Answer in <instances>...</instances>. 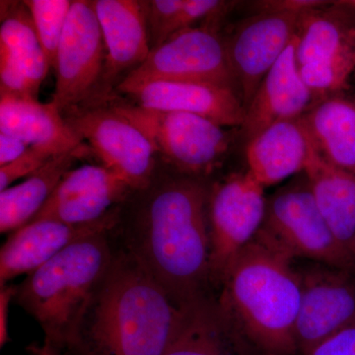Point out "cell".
Listing matches in <instances>:
<instances>
[{
    "label": "cell",
    "mask_w": 355,
    "mask_h": 355,
    "mask_svg": "<svg viewBox=\"0 0 355 355\" xmlns=\"http://www.w3.org/2000/svg\"><path fill=\"white\" fill-rule=\"evenodd\" d=\"M137 193L128 252L175 302L195 304L210 282L209 187L159 163Z\"/></svg>",
    "instance_id": "cell-1"
},
{
    "label": "cell",
    "mask_w": 355,
    "mask_h": 355,
    "mask_svg": "<svg viewBox=\"0 0 355 355\" xmlns=\"http://www.w3.org/2000/svg\"><path fill=\"white\" fill-rule=\"evenodd\" d=\"M193 305L175 302L130 252L116 254L69 349L77 355H163Z\"/></svg>",
    "instance_id": "cell-2"
},
{
    "label": "cell",
    "mask_w": 355,
    "mask_h": 355,
    "mask_svg": "<svg viewBox=\"0 0 355 355\" xmlns=\"http://www.w3.org/2000/svg\"><path fill=\"white\" fill-rule=\"evenodd\" d=\"M263 229L236 257L216 301L222 316L260 355H296L301 275Z\"/></svg>",
    "instance_id": "cell-3"
},
{
    "label": "cell",
    "mask_w": 355,
    "mask_h": 355,
    "mask_svg": "<svg viewBox=\"0 0 355 355\" xmlns=\"http://www.w3.org/2000/svg\"><path fill=\"white\" fill-rule=\"evenodd\" d=\"M107 234L72 243L18 286V304L55 349H70L89 302L113 265L116 256Z\"/></svg>",
    "instance_id": "cell-4"
},
{
    "label": "cell",
    "mask_w": 355,
    "mask_h": 355,
    "mask_svg": "<svg viewBox=\"0 0 355 355\" xmlns=\"http://www.w3.org/2000/svg\"><path fill=\"white\" fill-rule=\"evenodd\" d=\"M150 140L159 163L183 176H209L220 167L231 146L225 128L197 114L157 111L107 100Z\"/></svg>",
    "instance_id": "cell-5"
},
{
    "label": "cell",
    "mask_w": 355,
    "mask_h": 355,
    "mask_svg": "<svg viewBox=\"0 0 355 355\" xmlns=\"http://www.w3.org/2000/svg\"><path fill=\"white\" fill-rule=\"evenodd\" d=\"M261 229L294 259L355 272L354 258L334 235L306 177L266 200Z\"/></svg>",
    "instance_id": "cell-6"
},
{
    "label": "cell",
    "mask_w": 355,
    "mask_h": 355,
    "mask_svg": "<svg viewBox=\"0 0 355 355\" xmlns=\"http://www.w3.org/2000/svg\"><path fill=\"white\" fill-rule=\"evenodd\" d=\"M64 116L83 141L90 144L102 166L133 191L146 190L151 184L159 167L157 154L135 123L107 103L78 107Z\"/></svg>",
    "instance_id": "cell-7"
},
{
    "label": "cell",
    "mask_w": 355,
    "mask_h": 355,
    "mask_svg": "<svg viewBox=\"0 0 355 355\" xmlns=\"http://www.w3.org/2000/svg\"><path fill=\"white\" fill-rule=\"evenodd\" d=\"M160 80L216 84L231 89L238 95L225 38L211 26L175 33L151 49L144 64L114 89Z\"/></svg>",
    "instance_id": "cell-8"
},
{
    "label": "cell",
    "mask_w": 355,
    "mask_h": 355,
    "mask_svg": "<svg viewBox=\"0 0 355 355\" xmlns=\"http://www.w3.org/2000/svg\"><path fill=\"white\" fill-rule=\"evenodd\" d=\"M263 187L249 172L232 174L209 188L210 282L221 286L238 254L265 221Z\"/></svg>",
    "instance_id": "cell-9"
},
{
    "label": "cell",
    "mask_w": 355,
    "mask_h": 355,
    "mask_svg": "<svg viewBox=\"0 0 355 355\" xmlns=\"http://www.w3.org/2000/svg\"><path fill=\"white\" fill-rule=\"evenodd\" d=\"M106 46L94 1H72L55 58L51 103L62 114L95 99L106 62Z\"/></svg>",
    "instance_id": "cell-10"
},
{
    "label": "cell",
    "mask_w": 355,
    "mask_h": 355,
    "mask_svg": "<svg viewBox=\"0 0 355 355\" xmlns=\"http://www.w3.org/2000/svg\"><path fill=\"white\" fill-rule=\"evenodd\" d=\"M302 15L261 10L225 39L238 95L246 109L259 86L296 37Z\"/></svg>",
    "instance_id": "cell-11"
},
{
    "label": "cell",
    "mask_w": 355,
    "mask_h": 355,
    "mask_svg": "<svg viewBox=\"0 0 355 355\" xmlns=\"http://www.w3.org/2000/svg\"><path fill=\"white\" fill-rule=\"evenodd\" d=\"M355 272L321 265L300 270L301 301L295 324L298 352L355 323Z\"/></svg>",
    "instance_id": "cell-12"
},
{
    "label": "cell",
    "mask_w": 355,
    "mask_h": 355,
    "mask_svg": "<svg viewBox=\"0 0 355 355\" xmlns=\"http://www.w3.org/2000/svg\"><path fill=\"white\" fill-rule=\"evenodd\" d=\"M121 207H114L99 220L69 224L37 220L14 231L0 251V284L22 275H30L58 253L88 236L108 233L121 222Z\"/></svg>",
    "instance_id": "cell-13"
},
{
    "label": "cell",
    "mask_w": 355,
    "mask_h": 355,
    "mask_svg": "<svg viewBox=\"0 0 355 355\" xmlns=\"http://www.w3.org/2000/svg\"><path fill=\"white\" fill-rule=\"evenodd\" d=\"M132 193V189L104 166L83 165L64 175L31 222L90 223L120 207Z\"/></svg>",
    "instance_id": "cell-14"
},
{
    "label": "cell",
    "mask_w": 355,
    "mask_h": 355,
    "mask_svg": "<svg viewBox=\"0 0 355 355\" xmlns=\"http://www.w3.org/2000/svg\"><path fill=\"white\" fill-rule=\"evenodd\" d=\"M128 104L157 111L197 114L224 128L241 127L244 105L231 89L196 81L160 80L114 89Z\"/></svg>",
    "instance_id": "cell-15"
},
{
    "label": "cell",
    "mask_w": 355,
    "mask_h": 355,
    "mask_svg": "<svg viewBox=\"0 0 355 355\" xmlns=\"http://www.w3.org/2000/svg\"><path fill=\"white\" fill-rule=\"evenodd\" d=\"M1 3L0 92L37 99L51 65L24 2Z\"/></svg>",
    "instance_id": "cell-16"
},
{
    "label": "cell",
    "mask_w": 355,
    "mask_h": 355,
    "mask_svg": "<svg viewBox=\"0 0 355 355\" xmlns=\"http://www.w3.org/2000/svg\"><path fill=\"white\" fill-rule=\"evenodd\" d=\"M94 6L107 53L101 84L93 103L99 104L110 97L116 77L125 72L128 76L144 64L151 48L139 1L94 0Z\"/></svg>",
    "instance_id": "cell-17"
},
{
    "label": "cell",
    "mask_w": 355,
    "mask_h": 355,
    "mask_svg": "<svg viewBox=\"0 0 355 355\" xmlns=\"http://www.w3.org/2000/svg\"><path fill=\"white\" fill-rule=\"evenodd\" d=\"M296 58V37L266 74L245 109L242 133L246 144L280 121L300 118L313 105Z\"/></svg>",
    "instance_id": "cell-18"
},
{
    "label": "cell",
    "mask_w": 355,
    "mask_h": 355,
    "mask_svg": "<svg viewBox=\"0 0 355 355\" xmlns=\"http://www.w3.org/2000/svg\"><path fill=\"white\" fill-rule=\"evenodd\" d=\"M315 146L302 116L270 125L246 144L248 172L263 187L304 172Z\"/></svg>",
    "instance_id": "cell-19"
},
{
    "label": "cell",
    "mask_w": 355,
    "mask_h": 355,
    "mask_svg": "<svg viewBox=\"0 0 355 355\" xmlns=\"http://www.w3.org/2000/svg\"><path fill=\"white\" fill-rule=\"evenodd\" d=\"M0 132L13 135L29 146L44 147L62 154L83 147L53 103L0 92Z\"/></svg>",
    "instance_id": "cell-20"
},
{
    "label": "cell",
    "mask_w": 355,
    "mask_h": 355,
    "mask_svg": "<svg viewBox=\"0 0 355 355\" xmlns=\"http://www.w3.org/2000/svg\"><path fill=\"white\" fill-rule=\"evenodd\" d=\"M304 174L320 211L338 241L354 258L355 172L331 164L315 148Z\"/></svg>",
    "instance_id": "cell-21"
},
{
    "label": "cell",
    "mask_w": 355,
    "mask_h": 355,
    "mask_svg": "<svg viewBox=\"0 0 355 355\" xmlns=\"http://www.w3.org/2000/svg\"><path fill=\"white\" fill-rule=\"evenodd\" d=\"M313 144L331 164L355 172V101L330 96L302 116Z\"/></svg>",
    "instance_id": "cell-22"
},
{
    "label": "cell",
    "mask_w": 355,
    "mask_h": 355,
    "mask_svg": "<svg viewBox=\"0 0 355 355\" xmlns=\"http://www.w3.org/2000/svg\"><path fill=\"white\" fill-rule=\"evenodd\" d=\"M86 150L83 146L55 156L22 183L0 191V232H14L31 222Z\"/></svg>",
    "instance_id": "cell-23"
},
{
    "label": "cell",
    "mask_w": 355,
    "mask_h": 355,
    "mask_svg": "<svg viewBox=\"0 0 355 355\" xmlns=\"http://www.w3.org/2000/svg\"><path fill=\"white\" fill-rule=\"evenodd\" d=\"M249 345L228 323L216 302L191 306L176 338L163 355H249Z\"/></svg>",
    "instance_id": "cell-24"
},
{
    "label": "cell",
    "mask_w": 355,
    "mask_h": 355,
    "mask_svg": "<svg viewBox=\"0 0 355 355\" xmlns=\"http://www.w3.org/2000/svg\"><path fill=\"white\" fill-rule=\"evenodd\" d=\"M299 67L312 62L354 58L355 25L340 11L319 8L303 14L296 34Z\"/></svg>",
    "instance_id": "cell-25"
},
{
    "label": "cell",
    "mask_w": 355,
    "mask_h": 355,
    "mask_svg": "<svg viewBox=\"0 0 355 355\" xmlns=\"http://www.w3.org/2000/svg\"><path fill=\"white\" fill-rule=\"evenodd\" d=\"M31 14L40 44L49 64L55 67L58 44L67 24L72 1L70 0H25Z\"/></svg>",
    "instance_id": "cell-26"
},
{
    "label": "cell",
    "mask_w": 355,
    "mask_h": 355,
    "mask_svg": "<svg viewBox=\"0 0 355 355\" xmlns=\"http://www.w3.org/2000/svg\"><path fill=\"white\" fill-rule=\"evenodd\" d=\"M146 18L149 44L153 49L172 35V27L184 0H148L139 1Z\"/></svg>",
    "instance_id": "cell-27"
},
{
    "label": "cell",
    "mask_w": 355,
    "mask_h": 355,
    "mask_svg": "<svg viewBox=\"0 0 355 355\" xmlns=\"http://www.w3.org/2000/svg\"><path fill=\"white\" fill-rule=\"evenodd\" d=\"M57 155L60 154L51 149L30 146L17 160L0 167V191L8 189L16 180L31 176Z\"/></svg>",
    "instance_id": "cell-28"
},
{
    "label": "cell",
    "mask_w": 355,
    "mask_h": 355,
    "mask_svg": "<svg viewBox=\"0 0 355 355\" xmlns=\"http://www.w3.org/2000/svg\"><path fill=\"white\" fill-rule=\"evenodd\" d=\"M227 6V2L219 0H184V6L177 14L173 24L172 35L195 27L193 25L200 21L214 19L216 16L224 12Z\"/></svg>",
    "instance_id": "cell-29"
},
{
    "label": "cell",
    "mask_w": 355,
    "mask_h": 355,
    "mask_svg": "<svg viewBox=\"0 0 355 355\" xmlns=\"http://www.w3.org/2000/svg\"><path fill=\"white\" fill-rule=\"evenodd\" d=\"M305 355H355V323L326 338Z\"/></svg>",
    "instance_id": "cell-30"
},
{
    "label": "cell",
    "mask_w": 355,
    "mask_h": 355,
    "mask_svg": "<svg viewBox=\"0 0 355 355\" xmlns=\"http://www.w3.org/2000/svg\"><path fill=\"white\" fill-rule=\"evenodd\" d=\"M29 147L18 137L0 132V167L17 160Z\"/></svg>",
    "instance_id": "cell-31"
},
{
    "label": "cell",
    "mask_w": 355,
    "mask_h": 355,
    "mask_svg": "<svg viewBox=\"0 0 355 355\" xmlns=\"http://www.w3.org/2000/svg\"><path fill=\"white\" fill-rule=\"evenodd\" d=\"M323 1L315 0H282V1H266L260 4L261 10L288 11V12L303 14L324 6Z\"/></svg>",
    "instance_id": "cell-32"
},
{
    "label": "cell",
    "mask_w": 355,
    "mask_h": 355,
    "mask_svg": "<svg viewBox=\"0 0 355 355\" xmlns=\"http://www.w3.org/2000/svg\"><path fill=\"white\" fill-rule=\"evenodd\" d=\"M18 286H1L0 289V345L3 347L10 340L8 335L9 305L17 294Z\"/></svg>",
    "instance_id": "cell-33"
},
{
    "label": "cell",
    "mask_w": 355,
    "mask_h": 355,
    "mask_svg": "<svg viewBox=\"0 0 355 355\" xmlns=\"http://www.w3.org/2000/svg\"><path fill=\"white\" fill-rule=\"evenodd\" d=\"M31 355H62L58 349L44 343L43 345H33L27 349Z\"/></svg>",
    "instance_id": "cell-34"
},
{
    "label": "cell",
    "mask_w": 355,
    "mask_h": 355,
    "mask_svg": "<svg viewBox=\"0 0 355 355\" xmlns=\"http://www.w3.org/2000/svg\"><path fill=\"white\" fill-rule=\"evenodd\" d=\"M352 256H354V259L355 261V234H354V245H352Z\"/></svg>",
    "instance_id": "cell-35"
}]
</instances>
